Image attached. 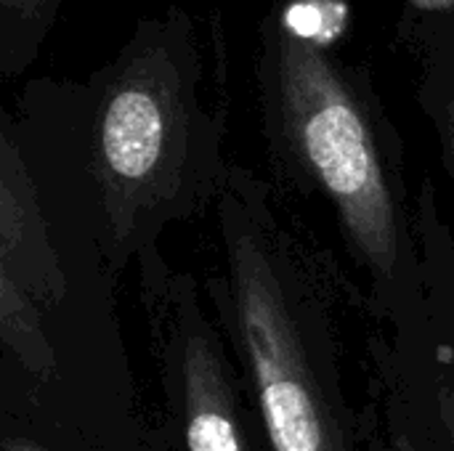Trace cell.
Masks as SVG:
<instances>
[{
	"mask_svg": "<svg viewBox=\"0 0 454 451\" xmlns=\"http://www.w3.org/2000/svg\"><path fill=\"white\" fill-rule=\"evenodd\" d=\"M412 5L420 11H447L454 8V0H412Z\"/></svg>",
	"mask_w": 454,
	"mask_h": 451,
	"instance_id": "6",
	"label": "cell"
},
{
	"mask_svg": "<svg viewBox=\"0 0 454 451\" xmlns=\"http://www.w3.org/2000/svg\"><path fill=\"white\" fill-rule=\"evenodd\" d=\"M231 276L266 433L274 451H343L285 287L266 253L231 239Z\"/></svg>",
	"mask_w": 454,
	"mask_h": 451,
	"instance_id": "3",
	"label": "cell"
},
{
	"mask_svg": "<svg viewBox=\"0 0 454 451\" xmlns=\"http://www.w3.org/2000/svg\"><path fill=\"white\" fill-rule=\"evenodd\" d=\"M269 61L282 128L298 159L335 202L362 255L378 271H391L399 255L394 197L354 90L314 40L287 27L269 37Z\"/></svg>",
	"mask_w": 454,
	"mask_h": 451,
	"instance_id": "1",
	"label": "cell"
},
{
	"mask_svg": "<svg viewBox=\"0 0 454 451\" xmlns=\"http://www.w3.org/2000/svg\"><path fill=\"white\" fill-rule=\"evenodd\" d=\"M189 451H247L215 351L192 338L184 356Z\"/></svg>",
	"mask_w": 454,
	"mask_h": 451,
	"instance_id": "4",
	"label": "cell"
},
{
	"mask_svg": "<svg viewBox=\"0 0 454 451\" xmlns=\"http://www.w3.org/2000/svg\"><path fill=\"white\" fill-rule=\"evenodd\" d=\"M447 152H450V162L454 170V98L450 104V114H447Z\"/></svg>",
	"mask_w": 454,
	"mask_h": 451,
	"instance_id": "7",
	"label": "cell"
},
{
	"mask_svg": "<svg viewBox=\"0 0 454 451\" xmlns=\"http://www.w3.org/2000/svg\"><path fill=\"white\" fill-rule=\"evenodd\" d=\"M61 0H0V56L3 72L24 69L48 35Z\"/></svg>",
	"mask_w": 454,
	"mask_h": 451,
	"instance_id": "5",
	"label": "cell"
},
{
	"mask_svg": "<svg viewBox=\"0 0 454 451\" xmlns=\"http://www.w3.org/2000/svg\"><path fill=\"white\" fill-rule=\"evenodd\" d=\"M5 451H48V449H40V447H35V444H29V441H5Z\"/></svg>",
	"mask_w": 454,
	"mask_h": 451,
	"instance_id": "8",
	"label": "cell"
},
{
	"mask_svg": "<svg viewBox=\"0 0 454 451\" xmlns=\"http://www.w3.org/2000/svg\"><path fill=\"white\" fill-rule=\"evenodd\" d=\"M186 37L144 21L106 82L96 114V157L106 186L122 199L170 181L184 149L186 96L176 58Z\"/></svg>",
	"mask_w": 454,
	"mask_h": 451,
	"instance_id": "2",
	"label": "cell"
}]
</instances>
